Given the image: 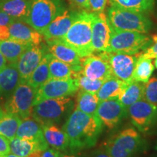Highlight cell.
<instances>
[{
	"mask_svg": "<svg viewBox=\"0 0 157 157\" xmlns=\"http://www.w3.org/2000/svg\"><path fill=\"white\" fill-rule=\"evenodd\" d=\"M82 64V74L92 79L105 81L112 76L111 66L102 55H90L84 58Z\"/></svg>",
	"mask_w": 157,
	"mask_h": 157,
	"instance_id": "15",
	"label": "cell"
},
{
	"mask_svg": "<svg viewBox=\"0 0 157 157\" xmlns=\"http://www.w3.org/2000/svg\"><path fill=\"white\" fill-rule=\"evenodd\" d=\"M132 124L141 132H146L157 124V105L141 99L127 109Z\"/></svg>",
	"mask_w": 157,
	"mask_h": 157,
	"instance_id": "9",
	"label": "cell"
},
{
	"mask_svg": "<svg viewBox=\"0 0 157 157\" xmlns=\"http://www.w3.org/2000/svg\"><path fill=\"white\" fill-rule=\"evenodd\" d=\"M15 21V20L11 17L10 15L6 14L2 10H0V25H9L12 24Z\"/></svg>",
	"mask_w": 157,
	"mask_h": 157,
	"instance_id": "38",
	"label": "cell"
},
{
	"mask_svg": "<svg viewBox=\"0 0 157 157\" xmlns=\"http://www.w3.org/2000/svg\"><path fill=\"white\" fill-rule=\"evenodd\" d=\"M106 15L110 26L114 30L147 34L151 28V22L144 13L121 9L111 5L108 9Z\"/></svg>",
	"mask_w": 157,
	"mask_h": 157,
	"instance_id": "3",
	"label": "cell"
},
{
	"mask_svg": "<svg viewBox=\"0 0 157 157\" xmlns=\"http://www.w3.org/2000/svg\"><path fill=\"white\" fill-rule=\"evenodd\" d=\"M78 90V87L74 78H50L37 89L35 103L44 99L66 98L73 95Z\"/></svg>",
	"mask_w": 157,
	"mask_h": 157,
	"instance_id": "11",
	"label": "cell"
},
{
	"mask_svg": "<svg viewBox=\"0 0 157 157\" xmlns=\"http://www.w3.org/2000/svg\"><path fill=\"white\" fill-rule=\"evenodd\" d=\"M10 153L19 157H28L37 151H44L46 147L36 141L15 137L10 140Z\"/></svg>",
	"mask_w": 157,
	"mask_h": 157,
	"instance_id": "25",
	"label": "cell"
},
{
	"mask_svg": "<svg viewBox=\"0 0 157 157\" xmlns=\"http://www.w3.org/2000/svg\"><path fill=\"white\" fill-rule=\"evenodd\" d=\"M46 43L48 52L54 58L73 66H82V58L61 39H49Z\"/></svg>",
	"mask_w": 157,
	"mask_h": 157,
	"instance_id": "17",
	"label": "cell"
},
{
	"mask_svg": "<svg viewBox=\"0 0 157 157\" xmlns=\"http://www.w3.org/2000/svg\"><path fill=\"white\" fill-rule=\"evenodd\" d=\"M60 157H79V156L74 154H62Z\"/></svg>",
	"mask_w": 157,
	"mask_h": 157,
	"instance_id": "44",
	"label": "cell"
},
{
	"mask_svg": "<svg viewBox=\"0 0 157 157\" xmlns=\"http://www.w3.org/2000/svg\"><path fill=\"white\" fill-rule=\"evenodd\" d=\"M78 13L66 9L60 13L42 33L44 40L62 38L70 29Z\"/></svg>",
	"mask_w": 157,
	"mask_h": 157,
	"instance_id": "16",
	"label": "cell"
},
{
	"mask_svg": "<svg viewBox=\"0 0 157 157\" xmlns=\"http://www.w3.org/2000/svg\"><path fill=\"white\" fill-rule=\"evenodd\" d=\"M140 56L150 59L157 58V36H154V43L143 50Z\"/></svg>",
	"mask_w": 157,
	"mask_h": 157,
	"instance_id": "36",
	"label": "cell"
},
{
	"mask_svg": "<svg viewBox=\"0 0 157 157\" xmlns=\"http://www.w3.org/2000/svg\"><path fill=\"white\" fill-rule=\"evenodd\" d=\"M149 103L157 105V78H150L146 83H145L143 98Z\"/></svg>",
	"mask_w": 157,
	"mask_h": 157,
	"instance_id": "34",
	"label": "cell"
},
{
	"mask_svg": "<svg viewBox=\"0 0 157 157\" xmlns=\"http://www.w3.org/2000/svg\"><path fill=\"white\" fill-rule=\"evenodd\" d=\"M78 89L92 93H97L104 81L98 79H92L83 75L80 71L75 78Z\"/></svg>",
	"mask_w": 157,
	"mask_h": 157,
	"instance_id": "33",
	"label": "cell"
},
{
	"mask_svg": "<svg viewBox=\"0 0 157 157\" xmlns=\"http://www.w3.org/2000/svg\"><path fill=\"white\" fill-rule=\"evenodd\" d=\"M74 101L68 97L44 99L36 102L31 117L41 124H56L73 109Z\"/></svg>",
	"mask_w": 157,
	"mask_h": 157,
	"instance_id": "4",
	"label": "cell"
},
{
	"mask_svg": "<svg viewBox=\"0 0 157 157\" xmlns=\"http://www.w3.org/2000/svg\"><path fill=\"white\" fill-rule=\"evenodd\" d=\"M71 2L78 9L89 11V0H71Z\"/></svg>",
	"mask_w": 157,
	"mask_h": 157,
	"instance_id": "40",
	"label": "cell"
},
{
	"mask_svg": "<svg viewBox=\"0 0 157 157\" xmlns=\"http://www.w3.org/2000/svg\"><path fill=\"white\" fill-rule=\"evenodd\" d=\"M111 34L107 15L103 13H94L92 25V44L94 52H109Z\"/></svg>",
	"mask_w": 157,
	"mask_h": 157,
	"instance_id": "13",
	"label": "cell"
},
{
	"mask_svg": "<svg viewBox=\"0 0 157 157\" xmlns=\"http://www.w3.org/2000/svg\"><path fill=\"white\" fill-rule=\"evenodd\" d=\"M108 0H89V11L93 13H103Z\"/></svg>",
	"mask_w": 157,
	"mask_h": 157,
	"instance_id": "35",
	"label": "cell"
},
{
	"mask_svg": "<svg viewBox=\"0 0 157 157\" xmlns=\"http://www.w3.org/2000/svg\"><path fill=\"white\" fill-rule=\"evenodd\" d=\"M154 66L155 67L157 68V58H155V60H154Z\"/></svg>",
	"mask_w": 157,
	"mask_h": 157,
	"instance_id": "47",
	"label": "cell"
},
{
	"mask_svg": "<svg viewBox=\"0 0 157 157\" xmlns=\"http://www.w3.org/2000/svg\"><path fill=\"white\" fill-rule=\"evenodd\" d=\"M5 111L2 109V108L0 107V121H1L2 119L3 118L4 115H5Z\"/></svg>",
	"mask_w": 157,
	"mask_h": 157,
	"instance_id": "45",
	"label": "cell"
},
{
	"mask_svg": "<svg viewBox=\"0 0 157 157\" xmlns=\"http://www.w3.org/2000/svg\"><path fill=\"white\" fill-rule=\"evenodd\" d=\"M10 154V140L7 137L0 135V157H4Z\"/></svg>",
	"mask_w": 157,
	"mask_h": 157,
	"instance_id": "37",
	"label": "cell"
},
{
	"mask_svg": "<svg viewBox=\"0 0 157 157\" xmlns=\"http://www.w3.org/2000/svg\"><path fill=\"white\" fill-rule=\"evenodd\" d=\"M37 90L26 82H20L10 97L4 103V111L21 119L31 117Z\"/></svg>",
	"mask_w": 157,
	"mask_h": 157,
	"instance_id": "8",
	"label": "cell"
},
{
	"mask_svg": "<svg viewBox=\"0 0 157 157\" xmlns=\"http://www.w3.org/2000/svg\"><path fill=\"white\" fill-rule=\"evenodd\" d=\"M10 39L8 25H0V41L7 40Z\"/></svg>",
	"mask_w": 157,
	"mask_h": 157,
	"instance_id": "41",
	"label": "cell"
},
{
	"mask_svg": "<svg viewBox=\"0 0 157 157\" xmlns=\"http://www.w3.org/2000/svg\"><path fill=\"white\" fill-rule=\"evenodd\" d=\"M7 63H7L5 56H4L2 53L0 52V71H2L5 68V66H7Z\"/></svg>",
	"mask_w": 157,
	"mask_h": 157,
	"instance_id": "43",
	"label": "cell"
},
{
	"mask_svg": "<svg viewBox=\"0 0 157 157\" xmlns=\"http://www.w3.org/2000/svg\"><path fill=\"white\" fill-rule=\"evenodd\" d=\"M109 61L111 74L127 84L134 81L133 73L137 60V56L116 52H100Z\"/></svg>",
	"mask_w": 157,
	"mask_h": 157,
	"instance_id": "10",
	"label": "cell"
},
{
	"mask_svg": "<svg viewBox=\"0 0 157 157\" xmlns=\"http://www.w3.org/2000/svg\"><path fill=\"white\" fill-rule=\"evenodd\" d=\"M111 157H135L143 147L142 137L133 127H128L111 137L104 144Z\"/></svg>",
	"mask_w": 157,
	"mask_h": 157,
	"instance_id": "6",
	"label": "cell"
},
{
	"mask_svg": "<svg viewBox=\"0 0 157 157\" xmlns=\"http://www.w3.org/2000/svg\"><path fill=\"white\" fill-rule=\"evenodd\" d=\"M32 0H0V10L15 21H25L28 16Z\"/></svg>",
	"mask_w": 157,
	"mask_h": 157,
	"instance_id": "22",
	"label": "cell"
},
{
	"mask_svg": "<svg viewBox=\"0 0 157 157\" xmlns=\"http://www.w3.org/2000/svg\"><path fill=\"white\" fill-rule=\"evenodd\" d=\"M66 9L61 0H32L25 22L42 34L50 23Z\"/></svg>",
	"mask_w": 157,
	"mask_h": 157,
	"instance_id": "7",
	"label": "cell"
},
{
	"mask_svg": "<svg viewBox=\"0 0 157 157\" xmlns=\"http://www.w3.org/2000/svg\"><path fill=\"white\" fill-rule=\"evenodd\" d=\"M127 85V83L112 76L103 82L96 95L100 101L109 99L119 100Z\"/></svg>",
	"mask_w": 157,
	"mask_h": 157,
	"instance_id": "23",
	"label": "cell"
},
{
	"mask_svg": "<svg viewBox=\"0 0 157 157\" xmlns=\"http://www.w3.org/2000/svg\"><path fill=\"white\" fill-rule=\"evenodd\" d=\"M110 2L119 8L145 13L151 10L154 0H110Z\"/></svg>",
	"mask_w": 157,
	"mask_h": 157,
	"instance_id": "31",
	"label": "cell"
},
{
	"mask_svg": "<svg viewBox=\"0 0 157 157\" xmlns=\"http://www.w3.org/2000/svg\"><path fill=\"white\" fill-rule=\"evenodd\" d=\"M21 121L22 119L17 116L5 112L0 121V135L11 140L16 137L17 130Z\"/></svg>",
	"mask_w": 157,
	"mask_h": 157,
	"instance_id": "32",
	"label": "cell"
},
{
	"mask_svg": "<svg viewBox=\"0 0 157 157\" xmlns=\"http://www.w3.org/2000/svg\"><path fill=\"white\" fill-rule=\"evenodd\" d=\"M42 129L44 139L49 146L61 152L69 150V140L62 129L52 124L43 125Z\"/></svg>",
	"mask_w": 157,
	"mask_h": 157,
	"instance_id": "21",
	"label": "cell"
},
{
	"mask_svg": "<svg viewBox=\"0 0 157 157\" xmlns=\"http://www.w3.org/2000/svg\"><path fill=\"white\" fill-rule=\"evenodd\" d=\"M50 56L51 54L49 52L45 54L42 61L27 80L26 83L35 89H38L50 78V71H49V62H50Z\"/></svg>",
	"mask_w": 157,
	"mask_h": 157,
	"instance_id": "27",
	"label": "cell"
},
{
	"mask_svg": "<svg viewBox=\"0 0 157 157\" xmlns=\"http://www.w3.org/2000/svg\"><path fill=\"white\" fill-rule=\"evenodd\" d=\"M32 45L10 38L0 41V52L5 56L7 63H17L21 55Z\"/></svg>",
	"mask_w": 157,
	"mask_h": 157,
	"instance_id": "26",
	"label": "cell"
},
{
	"mask_svg": "<svg viewBox=\"0 0 157 157\" xmlns=\"http://www.w3.org/2000/svg\"><path fill=\"white\" fill-rule=\"evenodd\" d=\"M94 13L87 10L78 12L66 34L60 39L84 58L93 54L92 25Z\"/></svg>",
	"mask_w": 157,
	"mask_h": 157,
	"instance_id": "2",
	"label": "cell"
},
{
	"mask_svg": "<svg viewBox=\"0 0 157 157\" xmlns=\"http://www.w3.org/2000/svg\"><path fill=\"white\" fill-rule=\"evenodd\" d=\"M46 53V48L42 43L41 44L32 45L21 55L17 61L21 82H27Z\"/></svg>",
	"mask_w": 157,
	"mask_h": 157,
	"instance_id": "14",
	"label": "cell"
},
{
	"mask_svg": "<svg viewBox=\"0 0 157 157\" xmlns=\"http://www.w3.org/2000/svg\"><path fill=\"white\" fill-rule=\"evenodd\" d=\"M103 126L113 129L127 115V110L119 99H109L100 101L95 113Z\"/></svg>",
	"mask_w": 157,
	"mask_h": 157,
	"instance_id": "12",
	"label": "cell"
},
{
	"mask_svg": "<svg viewBox=\"0 0 157 157\" xmlns=\"http://www.w3.org/2000/svg\"><path fill=\"white\" fill-rule=\"evenodd\" d=\"M151 42V39L146 34L111 29L108 52L135 56L150 46Z\"/></svg>",
	"mask_w": 157,
	"mask_h": 157,
	"instance_id": "5",
	"label": "cell"
},
{
	"mask_svg": "<svg viewBox=\"0 0 157 157\" xmlns=\"http://www.w3.org/2000/svg\"><path fill=\"white\" fill-rule=\"evenodd\" d=\"M21 82L17 63H8L0 71V102L7 101Z\"/></svg>",
	"mask_w": 157,
	"mask_h": 157,
	"instance_id": "18",
	"label": "cell"
},
{
	"mask_svg": "<svg viewBox=\"0 0 157 157\" xmlns=\"http://www.w3.org/2000/svg\"><path fill=\"white\" fill-rule=\"evenodd\" d=\"M144 87L145 83L136 81H133L127 85L122 95L119 98V101L125 109L127 110L133 103L143 99Z\"/></svg>",
	"mask_w": 157,
	"mask_h": 157,
	"instance_id": "29",
	"label": "cell"
},
{
	"mask_svg": "<svg viewBox=\"0 0 157 157\" xmlns=\"http://www.w3.org/2000/svg\"><path fill=\"white\" fill-rule=\"evenodd\" d=\"M156 149H157V146H156Z\"/></svg>",
	"mask_w": 157,
	"mask_h": 157,
	"instance_id": "48",
	"label": "cell"
},
{
	"mask_svg": "<svg viewBox=\"0 0 157 157\" xmlns=\"http://www.w3.org/2000/svg\"><path fill=\"white\" fill-rule=\"evenodd\" d=\"M50 78H74L82 71V66H73L58 60L51 55L49 62Z\"/></svg>",
	"mask_w": 157,
	"mask_h": 157,
	"instance_id": "24",
	"label": "cell"
},
{
	"mask_svg": "<svg viewBox=\"0 0 157 157\" xmlns=\"http://www.w3.org/2000/svg\"><path fill=\"white\" fill-rule=\"evenodd\" d=\"M100 103L96 93L80 90L76 101V109L90 115H95L98 104Z\"/></svg>",
	"mask_w": 157,
	"mask_h": 157,
	"instance_id": "28",
	"label": "cell"
},
{
	"mask_svg": "<svg viewBox=\"0 0 157 157\" xmlns=\"http://www.w3.org/2000/svg\"><path fill=\"white\" fill-rule=\"evenodd\" d=\"M62 153L52 148H48L44 151L41 157H60Z\"/></svg>",
	"mask_w": 157,
	"mask_h": 157,
	"instance_id": "39",
	"label": "cell"
},
{
	"mask_svg": "<svg viewBox=\"0 0 157 157\" xmlns=\"http://www.w3.org/2000/svg\"><path fill=\"white\" fill-rule=\"evenodd\" d=\"M10 38L33 45L41 44L44 40L42 34L25 21H15L9 25Z\"/></svg>",
	"mask_w": 157,
	"mask_h": 157,
	"instance_id": "19",
	"label": "cell"
},
{
	"mask_svg": "<svg viewBox=\"0 0 157 157\" xmlns=\"http://www.w3.org/2000/svg\"><path fill=\"white\" fill-rule=\"evenodd\" d=\"M154 71V66L151 62V59L137 56V60L133 73L134 81L146 83L151 77Z\"/></svg>",
	"mask_w": 157,
	"mask_h": 157,
	"instance_id": "30",
	"label": "cell"
},
{
	"mask_svg": "<svg viewBox=\"0 0 157 157\" xmlns=\"http://www.w3.org/2000/svg\"><path fill=\"white\" fill-rule=\"evenodd\" d=\"M69 140L72 153L95 146L103 131V124L96 115H90L75 109L62 127Z\"/></svg>",
	"mask_w": 157,
	"mask_h": 157,
	"instance_id": "1",
	"label": "cell"
},
{
	"mask_svg": "<svg viewBox=\"0 0 157 157\" xmlns=\"http://www.w3.org/2000/svg\"><path fill=\"white\" fill-rule=\"evenodd\" d=\"M16 137L36 141L49 148L44 137L42 125L32 117L23 119L17 130Z\"/></svg>",
	"mask_w": 157,
	"mask_h": 157,
	"instance_id": "20",
	"label": "cell"
},
{
	"mask_svg": "<svg viewBox=\"0 0 157 157\" xmlns=\"http://www.w3.org/2000/svg\"><path fill=\"white\" fill-rule=\"evenodd\" d=\"M90 157H111L109 153L106 151L104 147L95 149L92 152Z\"/></svg>",
	"mask_w": 157,
	"mask_h": 157,
	"instance_id": "42",
	"label": "cell"
},
{
	"mask_svg": "<svg viewBox=\"0 0 157 157\" xmlns=\"http://www.w3.org/2000/svg\"><path fill=\"white\" fill-rule=\"evenodd\" d=\"M4 157H19V156H16V155L12 154V153H11V154H7V156H4Z\"/></svg>",
	"mask_w": 157,
	"mask_h": 157,
	"instance_id": "46",
	"label": "cell"
}]
</instances>
